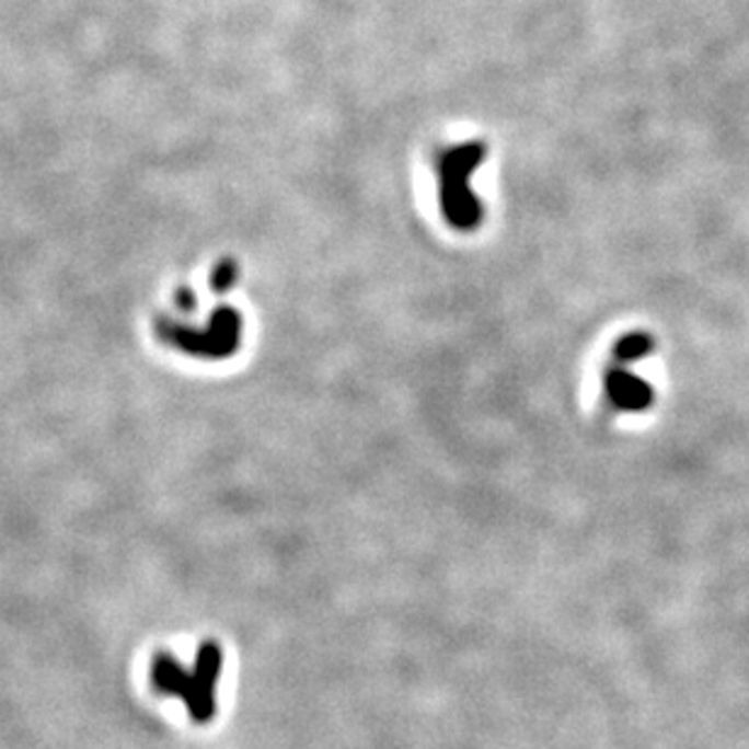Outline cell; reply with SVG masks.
I'll return each instance as SVG.
<instances>
[{
  "label": "cell",
  "instance_id": "cell-1",
  "mask_svg": "<svg viewBox=\"0 0 749 749\" xmlns=\"http://www.w3.org/2000/svg\"><path fill=\"white\" fill-rule=\"evenodd\" d=\"M224 655L217 643H203L197 649L191 689L185 696V708L195 723H209L217 713V681L222 675Z\"/></svg>",
  "mask_w": 749,
  "mask_h": 749
},
{
  "label": "cell",
  "instance_id": "cell-2",
  "mask_svg": "<svg viewBox=\"0 0 749 749\" xmlns=\"http://www.w3.org/2000/svg\"><path fill=\"white\" fill-rule=\"evenodd\" d=\"M193 671H187L178 659L173 655L161 653L153 657L151 665V684L159 693H166V696H178L185 701L187 689H191Z\"/></svg>",
  "mask_w": 749,
  "mask_h": 749
}]
</instances>
